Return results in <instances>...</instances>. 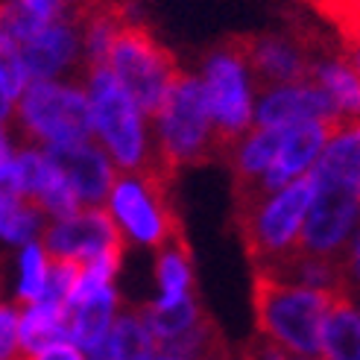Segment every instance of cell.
Returning <instances> with one entry per match:
<instances>
[{"mask_svg": "<svg viewBox=\"0 0 360 360\" xmlns=\"http://www.w3.org/2000/svg\"><path fill=\"white\" fill-rule=\"evenodd\" d=\"M311 176V205L299 231V252L337 258L357 238L360 217V129L337 123Z\"/></svg>", "mask_w": 360, "mask_h": 360, "instance_id": "1", "label": "cell"}, {"mask_svg": "<svg viewBox=\"0 0 360 360\" xmlns=\"http://www.w3.org/2000/svg\"><path fill=\"white\" fill-rule=\"evenodd\" d=\"M82 88L91 112V138L112 158L117 173L135 170H165L155 155L150 115L126 94V88L112 77L105 65L85 68Z\"/></svg>", "mask_w": 360, "mask_h": 360, "instance_id": "2", "label": "cell"}, {"mask_svg": "<svg viewBox=\"0 0 360 360\" xmlns=\"http://www.w3.org/2000/svg\"><path fill=\"white\" fill-rule=\"evenodd\" d=\"M155 155L170 173L205 165L223 155V143L214 132L208 115V103L202 94V82L196 74L179 70L170 91L150 117Z\"/></svg>", "mask_w": 360, "mask_h": 360, "instance_id": "3", "label": "cell"}, {"mask_svg": "<svg viewBox=\"0 0 360 360\" xmlns=\"http://www.w3.org/2000/svg\"><path fill=\"white\" fill-rule=\"evenodd\" d=\"M334 296L314 290V287L287 284L255 273L252 284V304H255L258 334L278 343L296 357H322L319 354V331ZM354 296V293H352Z\"/></svg>", "mask_w": 360, "mask_h": 360, "instance_id": "4", "label": "cell"}, {"mask_svg": "<svg viewBox=\"0 0 360 360\" xmlns=\"http://www.w3.org/2000/svg\"><path fill=\"white\" fill-rule=\"evenodd\" d=\"M170 182L173 173L165 170H135L115 176L103 208L126 243L158 249L182 231Z\"/></svg>", "mask_w": 360, "mask_h": 360, "instance_id": "5", "label": "cell"}, {"mask_svg": "<svg viewBox=\"0 0 360 360\" xmlns=\"http://www.w3.org/2000/svg\"><path fill=\"white\" fill-rule=\"evenodd\" d=\"M311 176H302L278 191L252 196L246 202H235L238 231L255 269L273 264L296 249L304 214L311 205Z\"/></svg>", "mask_w": 360, "mask_h": 360, "instance_id": "6", "label": "cell"}, {"mask_svg": "<svg viewBox=\"0 0 360 360\" xmlns=\"http://www.w3.org/2000/svg\"><path fill=\"white\" fill-rule=\"evenodd\" d=\"M12 120L30 143L44 150L70 147L91 138V112L82 82L30 79L15 100Z\"/></svg>", "mask_w": 360, "mask_h": 360, "instance_id": "7", "label": "cell"}, {"mask_svg": "<svg viewBox=\"0 0 360 360\" xmlns=\"http://www.w3.org/2000/svg\"><path fill=\"white\" fill-rule=\"evenodd\" d=\"M196 77L202 82L214 132H217L226 153L229 143L252 126V112H255L258 97V82L252 77L240 39H229L208 50Z\"/></svg>", "mask_w": 360, "mask_h": 360, "instance_id": "8", "label": "cell"}, {"mask_svg": "<svg viewBox=\"0 0 360 360\" xmlns=\"http://www.w3.org/2000/svg\"><path fill=\"white\" fill-rule=\"evenodd\" d=\"M105 68L150 117L179 77L173 53L141 24H126L117 32L109 56H105Z\"/></svg>", "mask_w": 360, "mask_h": 360, "instance_id": "9", "label": "cell"}, {"mask_svg": "<svg viewBox=\"0 0 360 360\" xmlns=\"http://www.w3.org/2000/svg\"><path fill=\"white\" fill-rule=\"evenodd\" d=\"M238 39H240V47L246 53V62L252 68V77H255L258 88L308 79L314 56L328 44L316 39L311 30H302V27L238 35Z\"/></svg>", "mask_w": 360, "mask_h": 360, "instance_id": "10", "label": "cell"}, {"mask_svg": "<svg viewBox=\"0 0 360 360\" xmlns=\"http://www.w3.org/2000/svg\"><path fill=\"white\" fill-rule=\"evenodd\" d=\"M39 243L44 246V252L50 258H65V261H91L100 252L115 249V246H126V240L120 238L117 226L112 223V217L105 214L103 205L97 208H79L68 217L50 220Z\"/></svg>", "mask_w": 360, "mask_h": 360, "instance_id": "11", "label": "cell"}, {"mask_svg": "<svg viewBox=\"0 0 360 360\" xmlns=\"http://www.w3.org/2000/svg\"><path fill=\"white\" fill-rule=\"evenodd\" d=\"M337 123L331 120H308V123H296V126H284L281 129V141H278V150L269 161L266 173L261 176V182L255 185L249 196H240L235 202H246L252 196H261L269 191H278L284 185L296 182V179L308 176L316 165V158L326 147V141L331 135Z\"/></svg>", "mask_w": 360, "mask_h": 360, "instance_id": "12", "label": "cell"}, {"mask_svg": "<svg viewBox=\"0 0 360 360\" xmlns=\"http://www.w3.org/2000/svg\"><path fill=\"white\" fill-rule=\"evenodd\" d=\"M308 120L340 123L337 115H334L331 100L311 79L258 88L255 112H252V126H273V129H284V126H296V123H308Z\"/></svg>", "mask_w": 360, "mask_h": 360, "instance_id": "13", "label": "cell"}, {"mask_svg": "<svg viewBox=\"0 0 360 360\" xmlns=\"http://www.w3.org/2000/svg\"><path fill=\"white\" fill-rule=\"evenodd\" d=\"M18 53L30 70V79H62L68 70L82 68L79 56V24L77 18H56L35 30Z\"/></svg>", "mask_w": 360, "mask_h": 360, "instance_id": "14", "label": "cell"}, {"mask_svg": "<svg viewBox=\"0 0 360 360\" xmlns=\"http://www.w3.org/2000/svg\"><path fill=\"white\" fill-rule=\"evenodd\" d=\"M47 153L65 173V179L70 182V188H74L82 208H97L105 202V193H109V188L115 182L117 167L112 165V158L100 150V143L94 138L70 143V147L47 150Z\"/></svg>", "mask_w": 360, "mask_h": 360, "instance_id": "15", "label": "cell"}, {"mask_svg": "<svg viewBox=\"0 0 360 360\" xmlns=\"http://www.w3.org/2000/svg\"><path fill=\"white\" fill-rule=\"evenodd\" d=\"M308 79L326 91L340 123L357 120V112H360V74H357V56L352 53V47L331 50V44H326L314 56Z\"/></svg>", "mask_w": 360, "mask_h": 360, "instance_id": "16", "label": "cell"}, {"mask_svg": "<svg viewBox=\"0 0 360 360\" xmlns=\"http://www.w3.org/2000/svg\"><path fill=\"white\" fill-rule=\"evenodd\" d=\"M120 296L115 284H105L100 290H91L85 296H77L68 302L65 316H68V340L82 349V354L91 357L100 346L105 334L112 328V319L120 308Z\"/></svg>", "mask_w": 360, "mask_h": 360, "instance_id": "17", "label": "cell"}, {"mask_svg": "<svg viewBox=\"0 0 360 360\" xmlns=\"http://www.w3.org/2000/svg\"><path fill=\"white\" fill-rule=\"evenodd\" d=\"M155 354L158 343L141 308H129V304L120 302L112 328L105 334L103 346L91 354V360H153Z\"/></svg>", "mask_w": 360, "mask_h": 360, "instance_id": "18", "label": "cell"}, {"mask_svg": "<svg viewBox=\"0 0 360 360\" xmlns=\"http://www.w3.org/2000/svg\"><path fill=\"white\" fill-rule=\"evenodd\" d=\"M59 340H68L65 304L50 299L18 304V360H27L30 354Z\"/></svg>", "mask_w": 360, "mask_h": 360, "instance_id": "19", "label": "cell"}, {"mask_svg": "<svg viewBox=\"0 0 360 360\" xmlns=\"http://www.w3.org/2000/svg\"><path fill=\"white\" fill-rule=\"evenodd\" d=\"M155 255V278H158V299L155 302H179L196 293L193 278V258L185 240V231L173 235L167 243H161Z\"/></svg>", "mask_w": 360, "mask_h": 360, "instance_id": "20", "label": "cell"}, {"mask_svg": "<svg viewBox=\"0 0 360 360\" xmlns=\"http://www.w3.org/2000/svg\"><path fill=\"white\" fill-rule=\"evenodd\" d=\"M357 302L352 293L334 296L331 308L322 319L319 331V354L322 360H360L357 357Z\"/></svg>", "mask_w": 360, "mask_h": 360, "instance_id": "21", "label": "cell"}, {"mask_svg": "<svg viewBox=\"0 0 360 360\" xmlns=\"http://www.w3.org/2000/svg\"><path fill=\"white\" fill-rule=\"evenodd\" d=\"M141 314L147 319L155 343L161 346L165 340H173L182 331H188L191 326H196L205 316V308L200 302V293H191L179 302H150L141 308Z\"/></svg>", "mask_w": 360, "mask_h": 360, "instance_id": "22", "label": "cell"}, {"mask_svg": "<svg viewBox=\"0 0 360 360\" xmlns=\"http://www.w3.org/2000/svg\"><path fill=\"white\" fill-rule=\"evenodd\" d=\"M44 226H47L44 211L32 200H27L21 193L0 191V240L24 246L30 240H39Z\"/></svg>", "mask_w": 360, "mask_h": 360, "instance_id": "23", "label": "cell"}, {"mask_svg": "<svg viewBox=\"0 0 360 360\" xmlns=\"http://www.w3.org/2000/svg\"><path fill=\"white\" fill-rule=\"evenodd\" d=\"M47 273H50V255L44 252V246L39 240L24 243L21 255H18V287H15L18 304H30V302L44 299Z\"/></svg>", "mask_w": 360, "mask_h": 360, "instance_id": "24", "label": "cell"}, {"mask_svg": "<svg viewBox=\"0 0 360 360\" xmlns=\"http://www.w3.org/2000/svg\"><path fill=\"white\" fill-rule=\"evenodd\" d=\"M27 82H30V70L21 59V53H18V47L12 41L0 44V94L15 105V100L21 97Z\"/></svg>", "mask_w": 360, "mask_h": 360, "instance_id": "25", "label": "cell"}, {"mask_svg": "<svg viewBox=\"0 0 360 360\" xmlns=\"http://www.w3.org/2000/svg\"><path fill=\"white\" fill-rule=\"evenodd\" d=\"M311 4L343 30L346 44L352 47V41L357 39V0H311Z\"/></svg>", "mask_w": 360, "mask_h": 360, "instance_id": "26", "label": "cell"}, {"mask_svg": "<svg viewBox=\"0 0 360 360\" xmlns=\"http://www.w3.org/2000/svg\"><path fill=\"white\" fill-rule=\"evenodd\" d=\"M0 360H18V304L0 299Z\"/></svg>", "mask_w": 360, "mask_h": 360, "instance_id": "27", "label": "cell"}, {"mask_svg": "<svg viewBox=\"0 0 360 360\" xmlns=\"http://www.w3.org/2000/svg\"><path fill=\"white\" fill-rule=\"evenodd\" d=\"M18 4L27 6L32 15H39L41 21H56V18H68L70 15L68 0H18Z\"/></svg>", "mask_w": 360, "mask_h": 360, "instance_id": "28", "label": "cell"}, {"mask_svg": "<svg viewBox=\"0 0 360 360\" xmlns=\"http://www.w3.org/2000/svg\"><path fill=\"white\" fill-rule=\"evenodd\" d=\"M27 360H88L82 354L79 346H74L70 340H59V343H50L44 349H39L35 354H30Z\"/></svg>", "mask_w": 360, "mask_h": 360, "instance_id": "29", "label": "cell"}, {"mask_svg": "<svg viewBox=\"0 0 360 360\" xmlns=\"http://www.w3.org/2000/svg\"><path fill=\"white\" fill-rule=\"evenodd\" d=\"M15 153V141L9 132V123H0V179H4V170L9 165V158Z\"/></svg>", "mask_w": 360, "mask_h": 360, "instance_id": "30", "label": "cell"}, {"mask_svg": "<svg viewBox=\"0 0 360 360\" xmlns=\"http://www.w3.org/2000/svg\"><path fill=\"white\" fill-rule=\"evenodd\" d=\"M296 360H319V357H296Z\"/></svg>", "mask_w": 360, "mask_h": 360, "instance_id": "31", "label": "cell"}]
</instances>
